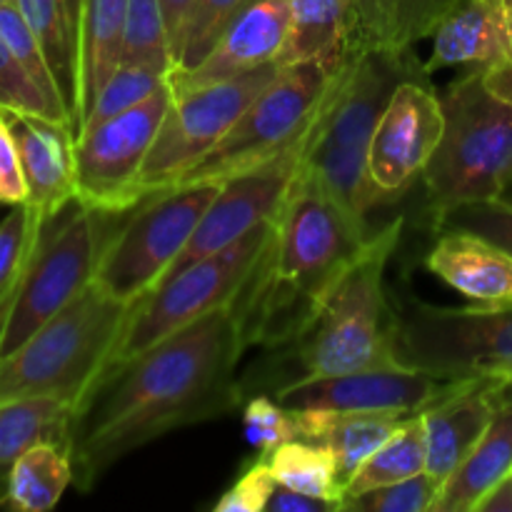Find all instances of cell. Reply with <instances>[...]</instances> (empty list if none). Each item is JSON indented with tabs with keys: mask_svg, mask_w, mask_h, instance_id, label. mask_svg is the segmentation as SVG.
<instances>
[{
	"mask_svg": "<svg viewBox=\"0 0 512 512\" xmlns=\"http://www.w3.org/2000/svg\"><path fill=\"white\" fill-rule=\"evenodd\" d=\"M245 350L233 305H225L105 368L73 413L75 485L88 490L133 450L238 408V363Z\"/></svg>",
	"mask_w": 512,
	"mask_h": 512,
	"instance_id": "cell-1",
	"label": "cell"
},
{
	"mask_svg": "<svg viewBox=\"0 0 512 512\" xmlns=\"http://www.w3.org/2000/svg\"><path fill=\"white\" fill-rule=\"evenodd\" d=\"M373 230L350 215L300 165L253 273L235 295L245 348L283 345L308 323L320 298L360 255Z\"/></svg>",
	"mask_w": 512,
	"mask_h": 512,
	"instance_id": "cell-2",
	"label": "cell"
},
{
	"mask_svg": "<svg viewBox=\"0 0 512 512\" xmlns=\"http://www.w3.org/2000/svg\"><path fill=\"white\" fill-rule=\"evenodd\" d=\"M403 218L373 230L358 258L320 298L308 323L283 345L265 350L240 383L270 395L300 380L403 365L395 308L385 293V268L398 248Z\"/></svg>",
	"mask_w": 512,
	"mask_h": 512,
	"instance_id": "cell-3",
	"label": "cell"
},
{
	"mask_svg": "<svg viewBox=\"0 0 512 512\" xmlns=\"http://www.w3.org/2000/svg\"><path fill=\"white\" fill-rule=\"evenodd\" d=\"M425 73V63L415 58L413 50L353 53L333 75L315 115L303 170L315 175L328 193L363 223H368L375 205L385 200L368 170L375 128L395 88L405 78Z\"/></svg>",
	"mask_w": 512,
	"mask_h": 512,
	"instance_id": "cell-4",
	"label": "cell"
},
{
	"mask_svg": "<svg viewBox=\"0 0 512 512\" xmlns=\"http://www.w3.org/2000/svg\"><path fill=\"white\" fill-rule=\"evenodd\" d=\"M440 98L443 140L423 173L433 218L455 205L498 200L512 178V98L485 68H468Z\"/></svg>",
	"mask_w": 512,
	"mask_h": 512,
	"instance_id": "cell-5",
	"label": "cell"
},
{
	"mask_svg": "<svg viewBox=\"0 0 512 512\" xmlns=\"http://www.w3.org/2000/svg\"><path fill=\"white\" fill-rule=\"evenodd\" d=\"M133 305L90 283L53 320L0 360V403L60 398L78 408L108 365Z\"/></svg>",
	"mask_w": 512,
	"mask_h": 512,
	"instance_id": "cell-6",
	"label": "cell"
},
{
	"mask_svg": "<svg viewBox=\"0 0 512 512\" xmlns=\"http://www.w3.org/2000/svg\"><path fill=\"white\" fill-rule=\"evenodd\" d=\"M110 218L115 215L73 200L43 225L0 330V360L15 353L93 283L113 235L108 233Z\"/></svg>",
	"mask_w": 512,
	"mask_h": 512,
	"instance_id": "cell-7",
	"label": "cell"
},
{
	"mask_svg": "<svg viewBox=\"0 0 512 512\" xmlns=\"http://www.w3.org/2000/svg\"><path fill=\"white\" fill-rule=\"evenodd\" d=\"M270 233H273V220L250 230L228 248L205 255L198 263L188 265L178 275L155 285L133 305L105 368L135 358L150 345L188 328L190 323L205 318L213 310L233 303L263 255Z\"/></svg>",
	"mask_w": 512,
	"mask_h": 512,
	"instance_id": "cell-8",
	"label": "cell"
},
{
	"mask_svg": "<svg viewBox=\"0 0 512 512\" xmlns=\"http://www.w3.org/2000/svg\"><path fill=\"white\" fill-rule=\"evenodd\" d=\"M393 308L403 365L440 378L503 375L512 368V305L440 308L408 295Z\"/></svg>",
	"mask_w": 512,
	"mask_h": 512,
	"instance_id": "cell-9",
	"label": "cell"
},
{
	"mask_svg": "<svg viewBox=\"0 0 512 512\" xmlns=\"http://www.w3.org/2000/svg\"><path fill=\"white\" fill-rule=\"evenodd\" d=\"M333 75L318 63H298L283 73L245 108L225 138L183 173L175 185L223 183L278 158L313 125ZM173 188V185H170Z\"/></svg>",
	"mask_w": 512,
	"mask_h": 512,
	"instance_id": "cell-10",
	"label": "cell"
},
{
	"mask_svg": "<svg viewBox=\"0 0 512 512\" xmlns=\"http://www.w3.org/2000/svg\"><path fill=\"white\" fill-rule=\"evenodd\" d=\"M220 183L173 185L138 203V213L110 235L95 283L125 305H135L158 285L183 253Z\"/></svg>",
	"mask_w": 512,
	"mask_h": 512,
	"instance_id": "cell-11",
	"label": "cell"
},
{
	"mask_svg": "<svg viewBox=\"0 0 512 512\" xmlns=\"http://www.w3.org/2000/svg\"><path fill=\"white\" fill-rule=\"evenodd\" d=\"M283 73V65H260L230 80L173 95L168 115L153 140L138 178L143 198L178 183L198 160L225 138L250 103Z\"/></svg>",
	"mask_w": 512,
	"mask_h": 512,
	"instance_id": "cell-12",
	"label": "cell"
},
{
	"mask_svg": "<svg viewBox=\"0 0 512 512\" xmlns=\"http://www.w3.org/2000/svg\"><path fill=\"white\" fill-rule=\"evenodd\" d=\"M173 105L170 83L153 98L75 135L78 200L88 208L123 215L138 208V178L153 140Z\"/></svg>",
	"mask_w": 512,
	"mask_h": 512,
	"instance_id": "cell-13",
	"label": "cell"
},
{
	"mask_svg": "<svg viewBox=\"0 0 512 512\" xmlns=\"http://www.w3.org/2000/svg\"><path fill=\"white\" fill-rule=\"evenodd\" d=\"M310 133H313V125H310V130L298 143L283 150L278 158L268 160V163L258 165V168L248 170V173H240L235 178L223 180L218 195H215L210 208L200 218L198 228L190 235L188 245L173 260V265L158 280V285L163 280L178 275L188 265L198 263L205 255H213L218 250L228 248L235 240L248 235L250 230L260 228L263 223L273 220L280 205L288 198L290 185H293L295 175H298L300 165H303Z\"/></svg>",
	"mask_w": 512,
	"mask_h": 512,
	"instance_id": "cell-14",
	"label": "cell"
},
{
	"mask_svg": "<svg viewBox=\"0 0 512 512\" xmlns=\"http://www.w3.org/2000/svg\"><path fill=\"white\" fill-rule=\"evenodd\" d=\"M463 380L440 378L410 365H390L300 380L273 393V398L288 410L418 415L455 393Z\"/></svg>",
	"mask_w": 512,
	"mask_h": 512,
	"instance_id": "cell-15",
	"label": "cell"
},
{
	"mask_svg": "<svg viewBox=\"0 0 512 512\" xmlns=\"http://www.w3.org/2000/svg\"><path fill=\"white\" fill-rule=\"evenodd\" d=\"M428 75L405 78L390 95L388 108L375 128L368 170L385 200L398 198L415 178H423L443 140V98L430 85Z\"/></svg>",
	"mask_w": 512,
	"mask_h": 512,
	"instance_id": "cell-16",
	"label": "cell"
},
{
	"mask_svg": "<svg viewBox=\"0 0 512 512\" xmlns=\"http://www.w3.org/2000/svg\"><path fill=\"white\" fill-rule=\"evenodd\" d=\"M18 145L28 183V205L43 223L78 200L75 180V130L58 120L18 110H0Z\"/></svg>",
	"mask_w": 512,
	"mask_h": 512,
	"instance_id": "cell-17",
	"label": "cell"
},
{
	"mask_svg": "<svg viewBox=\"0 0 512 512\" xmlns=\"http://www.w3.org/2000/svg\"><path fill=\"white\" fill-rule=\"evenodd\" d=\"M288 25L290 0H255L225 28L218 43L195 68L170 73L173 95L275 63L288 38Z\"/></svg>",
	"mask_w": 512,
	"mask_h": 512,
	"instance_id": "cell-18",
	"label": "cell"
},
{
	"mask_svg": "<svg viewBox=\"0 0 512 512\" xmlns=\"http://www.w3.org/2000/svg\"><path fill=\"white\" fill-rule=\"evenodd\" d=\"M508 378L503 375H475L465 378L455 393L430 405L423 413L428 470L440 483L455 473L460 463L478 445L488 430Z\"/></svg>",
	"mask_w": 512,
	"mask_h": 512,
	"instance_id": "cell-19",
	"label": "cell"
},
{
	"mask_svg": "<svg viewBox=\"0 0 512 512\" xmlns=\"http://www.w3.org/2000/svg\"><path fill=\"white\" fill-rule=\"evenodd\" d=\"M425 265L480 305H512V253L495 240L460 228L440 230Z\"/></svg>",
	"mask_w": 512,
	"mask_h": 512,
	"instance_id": "cell-20",
	"label": "cell"
},
{
	"mask_svg": "<svg viewBox=\"0 0 512 512\" xmlns=\"http://www.w3.org/2000/svg\"><path fill=\"white\" fill-rule=\"evenodd\" d=\"M430 38L428 73L450 65L500 70L508 63V43L495 0H458Z\"/></svg>",
	"mask_w": 512,
	"mask_h": 512,
	"instance_id": "cell-21",
	"label": "cell"
},
{
	"mask_svg": "<svg viewBox=\"0 0 512 512\" xmlns=\"http://www.w3.org/2000/svg\"><path fill=\"white\" fill-rule=\"evenodd\" d=\"M512 473V383L500 395L488 430L443 483L433 512H475V505Z\"/></svg>",
	"mask_w": 512,
	"mask_h": 512,
	"instance_id": "cell-22",
	"label": "cell"
},
{
	"mask_svg": "<svg viewBox=\"0 0 512 512\" xmlns=\"http://www.w3.org/2000/svg\"><path fill=\"white\" fill-rule=\"evenodd\" d=\"M458 0H350V53L413 50Z\"/></svg>",
	"mask_w": 512,
	"mask_h": 512,
	"instance_id": "cell-23",
	"label": "cell"
},
{
	"mask_svg": "<svg viewBox=\"0 0 512 512\" xmlns=\"http://www.w3.org/2000/svg\"><path fill=\"white\" fill-rule=\"evenodd\" d=\"M350 55V0H290L288 38L278 55L283 68L318 63L335 75Z\"/></svg>",
	"mask_w": 512,
	"mask_h": 512,
	"instance_id": "cell-24",
	"label": "cell"
},
{
	"mask_svg": "<svg viewBox=\"0 0 512 512\" xmlns=\"http://www.w3.org/2000/svg\"><path fill=\"white\" fill-rule=\"evenodd\" d=\"M303 440H315L333 448L338 460L340 485L353 480L360 465L383 448L410 415L390 413H330V410H293Z\"/></svg>",
	"mask_w": 512,
	"mask_h": 512,
	"instance_id": "cell-25",
	"label": "cell"
},
{
	"mask_svg": "<svg viewBox=\"0 0 512 512\" xmlns=\"http://www.w3.org/2000/svg\"><path fill=\"white\" fill-rule=\"evenodd\" d=\"M128 0H80L78 15V130L123 48ZM78 135V133H75Z\"/></svg>",
	"mask_w": 512,
	"mask_h": 512,
	"instance_id": "cell-26",
	"label": "cell"
},
{
	"mask_svg": "<svg viewBox=\"0 0 512 512\" xmlns=\"http://www.w3.org/2000/svg\"><path fill=\"white\" fill-rule=\"evenodd\" d=\"M75 408L60 398H18L0 403V505L15 460L35 445H60L70 453Z\"/></svg>",
	"mask_w": 512,
	"mask_h": 512,
	"instance_id": "cell-27",
	"label": "cell"
},
{
	"mask_svg": "<svg viewBox=\"0 0 512 512\" xmlns=\"http://www.w3.org/2000/svg\"><path fill=\"white\" fill-rule=\"evenodd\" d=\"M75 483L70 453L60 445H35L15 460L3 505L20 512H48Z\"/></svg>",
	"mask_w": 512,
	"mask_h": 512,
	"instance_id": "cell-28",
	"label": "cell"
},
{
	"mask_svg": "<svg viewBox=\"0 0 512 512\" xmlns=\"http://www.w3.org/2000/svg\"><path fill=\"white\" fill-rule=\"evenodd\" d=\"M265 463L278 485L313 495V498H323L338 508L343 503L338 460L330 445L315 443V440H290L265 455Z\"/></svg>",
	"mask_w": 512,
	"mask_h": 512,
	"instance_id": "cell-29",
	"label": "cell"
},
{
	"mask_svg": "<svg viewBox=\"0 0 512 512\" xmlns=\"http://www.w3.org/2000/svg\"><path fill=\"white\" fill-rule=\"evenodd\" d=\"M425 465H428V443H425L423 413H418L410 415L400 425L398 433L360 465L353 480L345 485L343 500L365 493V490L383 488V485L425 473Z\"/></svg>",
	"mask_w": 512,
	"mask_h": 512,
	"instance_id": "cell-30",
	"label": "cell"
},
{
	"mask_svg": "<svg viewBox=\"0 0 512 512\" xmlns=\"http://www.w3.org/2000/svg\"><path fill=\"white\" fill-rule=\"evenodd\" d=\"M120 63L150 65L163 73L173 70V48L160 0H128Z\"/></svg>",
	"mask_w": 512,
	"mask_h": 512,
	"instance_id": "cell-31",
	"label": "cell"
},
{
	"mask_svg": "<svg viewBox=\"0 0 512 512\" xmlns=\"http://www.w3.org/2000/svg\"><path fill=\"white\" fill-rule=\"evenodd\" d=\"M43 225V220L25 203L15 205L0 220V330H3L10 303L18 293L30 255H33L40 233H43Z\"/></svg>",
	"mask_w": 512,
	"mask_h": 512,
	"instance_id": "cell-32",
	"label": "cell"
},
{
	"mask_svg": "<svg viewBox=\"0 0 512 512\" xmlns=\"http://www.w3.org/2000/svg\"><path fill=\"white\" fill-rule=\"evenodd\" d=\"M253 3L255 0H193L183 30H180L170 73H183V70L195 68L210 53V48L218 43L225 28Z\"/></svg>",
	"mask_w": 512,
	"mask_h": 512,
	"instance_id": "cell-33",
	"label": "cell"
},
{
	"mask_svg": "<svg viewBox=\"0 0 512 512\" xmlns=\"http://www.w3.org/2000/svg\"><path fill=\"white\" fill-rule=\"evenodd\" d=\"M170 83V73H163L158 68L140 63H118L105 85L100 88L98 98H95L93 108L88 110L85 120L80 123L78 133L93 128V125L103 123V120L115 118V115L125 113V110L135 108V105L145 103L153 98L160 88Z\"/></svg>",
	"mask_w": 512,
	"mask_h": 512,
	"instance_id": "cell-34",
	"label": "cell"
},
{
	"mask_svg": "<svg viewBox=\"0 0 512 512\" xmlns=\"http://www.w3.org/2000/svg\"><path fill=\"white\" fill-rule=\"evenodd\" d=\"M0 35L5 38L8 48L13 50L18 63L25 68V73L38 83V88L43 90L50 100H55V103L63 105V108L68 110V105H65L63 100V93H60L58 80H55L53 68H50L48 53H45L43 43H40V38L35 35V30L30 28V23L25 20V15L20 13L15 0H10V3H0ZM70 118H73V115H70Z\"/></svg>",
	"mask_w": 512,
	"mask_h": 512,
	"instance_id": "cell-35",
	"label": "cell"
},
{
	"mask_svg": "<svg viewBox=\"0 0 512 512\" xmlns=\"http://www.w3.org/2000/svg\"><path fill=\"white\" fill-rule=\"evenodd\" d=\"M443 483L425 470L413 478L365 490V493L345 498L340 510L350 512H433Z\"/></svg>",
	"mask_w": 512,
	"mask_h": 512,
	"instance_id": "cell-36",
	"label": "cell"
},
{
	"mask_svg": "<svg viewBox=\"0 0 512 512\" xmlns=\"http://www.w3.org/2000/svg\"><path fill=\"white\" fill-rule=\"evenodd\" d=\"M0 110L43 115V118L58 120V123L73 128V118H70L68 110L55 103V100H50L38 88V83L25 73V68L18 63L13 50L8 48L3 35H0Z\"/></svg>",
	"mask_w": 512,
	"mask_h": 512,
	"instance_id": "cell-37",
	"label": "cell"
},
{
	"mask_svg": "<svg viewBox=\"0 0 512 512\" xmlns=\"http://www.w3.org/2000/svg\"><path fill=\"white\" fill-rule=\"evenodd\" d=\"M245 438L260 453H273L278 445L303 440L298 418L293 410L280 405L270 395H253L243 410Z\"/></svg>",
	"mask_w": 512,
	"mask_h": 512,
	"instance_id": "cell-38",
	"label": "cell"
},
{
	"mask_svg": "<svg viewBox=\"0 0 512 512\" xmlns=\"http://www.w3.org/2000/svg\"><path fill=\"white\" fill-rule=\"evenodd\" d=\"M435 228H460L495 240L512 253V205L503 200H480V203L455 205L435 218Z\"/></svg>",
	"mask_w": 512,
	"mask_h": 512,
	"instance_id": "cell-39",
	"label": "cell"
},
{
	"mask_svg": "<svg viewBox=\"0 0 512 512\" xmlns=\"http://www.w3.org/2000/svg\"><path fill=\"white\" fill-rule=\"evenodd\" d=\"M278 480L270 473L265 458L255 460L233 485L223 493V498L213 505V512H263L273 495Z\"/></svg>",
	"mask_w": 512,
	"mask_h": 512,
	"instance_id": "cell-40",
	"label": "cell"
},
{
	"mask_svg": "<svg viewBox=\"0 0 512 512\" xmlns=\"http://www.w3.org/2000/svg\"><path fill=\"white\" fill-rule=\"evenodd\" d=\"M25 200H28V183H25L18 145L0 115V205H23Z\"/></svg>",
	"mask_w": 512,
	"mask_h": 512,
	"instance_id": "cell-41",
	"label": "cell"
},
{
	"mask_svg": "<svg viewBox=\"0 0 512 512\" xmlns=\"http://www.w3.org/2000/svg\"><path fill=\"white\" fill-rule=\"evenodd\" d=\"M340 508L335 503H328L323 498H313V495L298 493L285 485H275L273 495H270L265 512H338Z\"/></svg>",
	"mask_w": 512,
	"mask_h": 512,
	"instance_id": "cell-42",
	"label": "cell"
},
{
	"mask_svg": "<svg viewBox=\"0 0 512 512\" xmlns=\"http://www.w3.org/2000/svg\"><path fill=\"white\" fill-rule=\"evenodd\" d=\"M495 5H498L500 20H503L505 43H508V63H505V68L500 70L485 68V73H488L490 83H493L500 93H505L508 98H512V0H495Z\"/></svg>",
	"mask_w": 512,
	"mask_h": 512,
	"instance_id": "cell-43",
	"label": "cell"
},
{
	"mask_svg": "<svg viewBox=\"0 0 512 512\" xmlns=\"http://www.w3.org/2000/svg\"><path fill=\"white\" fill-rule=\"evenodd\" d=\"M160 5H163L165 25H168V35H170V48H173V58H175L180 30H183V23L185 18H188V10L190 5H193V0H160Z\"/></svg>",
	"mask_w": 512,
	"mask_h": 512,
	"instance_id": "cell-44",
	"label": "cell"
},
{
	"mask_svg": "<svg viewBox=\"0 0 512 512\" xmlns=\"http://www.w3.org/2000/svg\"><path fill=\"white\" fill-rule=\"evenodd\" d=\"M475 512H512V473L475 505Z\"/></svg>",
	"mask_w": 512,
	"mask_h": 512,
	"instance_id": "cell-45",
	"label": "cell"
},
{
	"mask_svg": "<svg viewBox=\"0 0 512 512\" xmlns=\"http://www.w3.org/2000/svg\"><path fill=\"white\" fill-rule=\"evenodd\" d=\"M498 200H503V203H508V205H512V178L508 180V185H505V190H503V195H500Z\"/></svg>",
	"mask_w": 512,
	"mask_h": 512,
	"instance_id": "cell-46",
	"label": "cell"
},
{
	"mask_svg": "<svg viewBox=\"0 0 512 512\" xmlns=\"http://www.w3.org/2000/svg\"><path fill=\"white\" fill-rule=\"evenodd\" d=\"M503 378H508L510 383H512V368H510V370H505V373H503Z\"/></svg>",
	"mask_w": 512,
	"mask_h": 512,
	"instance_id": "cell-47",
	"label": "cell"
},
{
	"mask_svg": "<svg viewBox=\"0 0 512 512\" xmlns=\"http://www.w3.org/2000/svg\"><path fill=\"white\" fill-rule=\"evenodd\" d=\"M0 3H10V0H0Z\"/></svg>",
	"mask_w": 512,
	"mask_h": 512,
	"instance_id": "cell-48",
	"label": "cell"
}]
</instances>
